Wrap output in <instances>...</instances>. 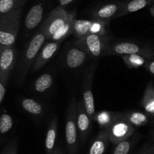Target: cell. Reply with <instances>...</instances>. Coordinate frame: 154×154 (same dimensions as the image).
Instances as JSON below:
<instances>
[{"label":"cell","mask_w":154,"mask_h":154,"mask_svg":"<svg viewBox=\"0 0 154 154\" xmlns=\"http://www.w3.org/2000/svg\"><path fill=\"white\" fill-rule=\"evenodd\" d=\"M118 112H111L109 111H102L96 113L93 120L98 123L99 127L105 129L111 125L117 116Z\"/></svg>","instance_id":"obj_23"},{"label":"cell","mask_w":154,"mask_h":154,"mask_svg":"<svg viewBox=\"0 0 154 154\" xmlns=\"http://www.w3.org/2000/svg\"><path fill=\"white\" fill-rule=\"evenodd\" d=\"M108 138L105 129H102L96 135L89 149L88 154H104L108 145Z\"/></svg>","instance_id":"obj_18"},{"label":"cell","mask_w":154,"mask_h":154,"mask_svg":"<svg viewBox=\"0 0 154 154\" xmlns=\"http://www.w3.org/2000/svg\"><path fill=\"white\" fill-rule=\"evenodd\" d=\"M75 12H68L62 6H58L51 11L40 29L45 32L48 40H51L53 36L60 31L69 20L75 16Z\"/></svg>","instance_id":"obj_5"},{"label":"cell","mask_w":154,"mask_h":154,"mask_svg":"<svg viewBox=\"0 0 154 154\" xmlns=\"http://www.w3.org/2000/svg\"><path fill=\"white\" fill-rule=\"evenodd\" d=\"M0 81L8 84L17 62L18 53L14 46L0 49Z\"/></svg>","instance_id":"obj_9"},{"label":"cell","mask_w":154,"mask_h":154,"mask_svg":"<svg viewBox=\"0 0 154 154\" xmlns=\"http://www.w3.org/2000/svg\"><path fill=\"white\" fill-rule=\"evenodd\" d=\"M96 63H92L87 68L85 74L83 78L82 85V96L83 102L85 106L86 111L88 113L92 120H93L96 114V108H95L94 97L93 93V81L96 74Z\"/></svg>","instance_id":"obj_8"},{"label":"cell","mask_w":154,"mask_h":154,"mask_svg":"<svg viewBox=\"0 0 154 154\" xmlns=\"http://www.w3.org/2000/svg\"><path fill=\"white\" fill-rule=\"evenodd\" d=\"M18 148V138L15 137L10 141L3 150L2 154H17Z\"/></svg>","instance_id":"obj_30"},{"label":"cell","mask_w":154,"mask_h":154,"mask_svg":"<svg viewBox=\"0 0 154 154\" xmlns=\"http://www.w3.org/2000/svg\"><path fill=\"white\" fill-rule=\"evenodd\" d=\"M140 105L147 114L154 115V83L153 81L147 83Z\"/></svg>","instance_id":"obj_19"},{"label":"cell","mask_w":154,"mask_h":154,"mask_svg":"<svg viewBox=\"0 0 154 154\" xmlns=\"http://www.w3.org/2000/svg\"><path fill=\"white\" fill-rule=\"evenodd\" d=\"M44 14V5L42 2L35 4L29 11L25 19V27L27 30H32L39 25Z\"/></svg>","instance_id":"obj_14"},{"label":"cell","mask_w":154,"mask_h":154,"mask_svg":"<svg viewBox=\"0 0 154 154\" xmlns=\"http://www.w3.org/2000/svg\"><path fill=\"white\" fill-rule=\"evenodd\" d=\"M140 154H151L150 153V152L148 151V150H147V152H144V153H140Z\"/></svg>","instance_id":"obj_37"},{"label":"cell","mask_w":154,"mask_h":154,"mask_svg":"<svg viewBox=\"0 0 154 154\" xmlns=\"http://www.w3.org/2000/svg\"><path fill=\"white\" fill-rule=\"evenodd\" d=\"M122 58L126 66L129 69H138L141 66H144L147 62L152 59L139 54L123 55Z\"/></svg>","instance_id":"obj_22"},{"label":"cell","mask_w":154,"mask_h":154,"mask_svg":"<svg viewBox=\"0 0 154 154\" xmlns=\"http://www.w3.org/2000/svg\"><path fill=\"white\" fill-rule=\"evenodd\" d=\"M91 120L92 118L86 111L83 99L77 102L76 123L79 132L80 139L82 143H84V141L88 138V135L91 130Z\"/></svg>","instance_id":"obj_11"},{"label":"cell","mask_w":154,"mask_h":154,"mask_svg":"<svg viewBox=\"0 0 154 154\" xmlns=\"http://www.w3.org/2000/svg\"><path fill=\"white\" fill-rule=\"evenodd\" d=\"M123 116L127 121L135 127H141L147 124L149 117L147 114L141 111H130L123 113Z\"/></svg>","instance_id":"obj_21"},{"label":"cell","mask_w":154,"mask_h":154,"mask_svg":"<svg viewBox=\"0 0 154 154\" xmlns=\"http://www.w3.org/2000/svg\"><path fill=\"white\" fill-rule=\"evenodd\" d=\"M73 1H75V0H59V3H60V6L64 7V6H66L72 3Z\"/></svg>","instance_id":"obj_33"},{"label":"cell","mask_w":154,"mask_h":154,"mask_svg":"<svg viewBox=\"0 0 154 154\" xmlns=\"http://www.w3.org/2000/svg\"><path fill=\"white\" fill-rule=\"evenodd\" d=\"M150 13L154 17V5L153 6H151V8H150Z\"/></svg>","instance_id":"obj_35"},{"label":"cell","mask_w":154,"mask_h":154,"mask_svg":"<svg viewBox=\"0 0 154 154\" xmlns=\"http://www.w3.org/2000/svg\"><path fill=\"white\" fill-rule=\"evenodd\" d=\"M14 120L11 116L8 113H3L0 117V133L5 135L12 129Z\"/></svg>","instance_id":"obj_27"},{"label":"cell","mask_w":154,"mask_h":154,"mask_svg":"<svg viewBox=\"0 0 154 154\" xmlns=\"http://www.w3.org/2000/svg\"><path fill=\"white\" fill-rule=\"evenodd\" d=\"M110 142L114 144H118L123 140L128 139L134 134L135 127L126 120L123 113L118 112L114 121L105 129Z\"/></svg>","instance_id":"obj_7"},{"label":"cell","mask_w":154,"mask_h":154,"mask_svg":"<svg viewBox=\"0 0 154 154\" xmlns=\"http://www.w3.org/2000/svg\"><path fill=\"white\" fill-rule=\"evenodd\" d=\"M123 5V2H111L96 8L92 11L93 19L108 22L112 18L117 17Z\"/></svg>","instance_id":"obj_12"},{"label":"cell","mask_w":154,"mask_h":154,"mask_svg":"<svg viewBox=\"0 0 154 154\" xmlns=\"http://www.w3.org/2000/svg\"><path fill=\"white\" fill-rule=\"evenodd\" d=\"M20 102L22 109L32 117H41L45 114V107L41 102L35 99L31 98H23Z\"/></svg>","instance_id":"obj_17"},{"label":"cell","mask_w":154,"mask_h":154,"mask_svg":"<svg viewBox=\"0 0 154 154\" xmlns=\"http://www.w3.org/2000/svg\"><path fill=\"white\" fill-rule=\"evenodd\" d=\"M54 154H64V153H63V151L60 148H57Z\"/></svg>","instance_id":"obj_34"},{"label":"cell","mask_w":154,"mask_h":154,"mask_svg":"<svg viewBox=\"0 0 154 154\" xmlns=\"http://www.w3.org/2000/svg\"><path fill=\"white\" fill-rule=\"evenodd\" d=\"M46 35L39 29L24 47L18 63L16 75V84L20 86L25 81L30 69L32 67L41 49L47 40Z\"/></svg>","instance_id":"obj_1"},{"label":"cell","mask_w":154,"mask_h":154,"mask_svg":"<svg viewBox=\"0 0 154 154\" xmlns=\"http://www.w3.org/2000/svg\"><path fill=\"white\" fill-rule=\"evenodd\" d=\"M153 3L154 0H126L123 2L121 9L116 18L122 17L129 14L138 11Z\"/></svg>","instance_id":"obj_15"},{"label":"cell","mask_w":154,"mask_h":154,"mask_svg":"<svg viewBox=\"0 0 154 154\" xmlns=\"http://www.w3.org/2000/svg\"><path fill=\"white\" fill-rule=\"evenodd\" d=\"M75 42L87 51L90 58L99 59L103 57L110 41L106 34L89 33L84 37L78 38Z\"/></svg>","instance_id":"obj_6"},{"label":"cell","mask_w":154,"mask_h":154,"mask_svg":"<svg viewBox=\"0 0 154 154\" xmlns=\"http://www.w3.org/2000/svg\"><path fill=\"white\" fill-rule=\"evenodd\" d=\"M90 56L87 51L76 42L68 46L65 53V64L70 69H77L85 64Z\"/></svg>","instance_id":"obj_10"},{"label":"cell","mask_w":154,"mask_h":154,"mask_svg":"<svg viewBox=\"0 0 154 154\" xmlns=\"http://www.w3.org/2000/svg\"><path fill=\"white\" fill-rule=\"evenodd\" d=\"M57 130H58V119L54 117L50 122L45 138V151L46 154H54L56 150Z\"/></svg>","instance_id":"obj_16"},{"label":"cell","mask_w":154,"mask_h":154,"mask_svg":"<svg viewBox=\"0 0 154 154\" xmlns=\"http://www.w3.org/2000/svg\"><path fill=\"white\" fill-rule=\"evenodd\" d=\"M93 20H74L73 34L78 38L84 37L90 33V28Z\"/></svg>","instance_id":"obj_24"},{"label":"cell","mask_w":154,"mask_h":154,"mask_svg":"<svg viewBox=\"0 0 154 154\" xmlns=\"http://www.w3.org/2000/svg\"><path fill=\"white\" fill-rule=\"evenodd\" d=\"M107 22L99 20H93V23L90 28V33H95V34H105L106 29L105 25Z\"/></svg>","instance_id":"obj_29"},{"label":"cell","mask_w":154,"mask_h":154,"mask_svg":"<svg viewBox=\"0 0 154 154\" xmlns=\"http://www.w3.org/2000/svg\"><path fill=\"white\" fill-rule=\"evenodd\" d=\"M6 87H7V84L0 81V104L2 103L4 101L6 93Z\"/></svg>","instance_id":"obj_31"},{"label":"cell","mask_w":154,"mask_h":154,"mask_svg":"<svg viewBox=\"0 0 154 154\" xmlns=\"http://www.w3.org/2000/svg\"><path fill=\"white\" fill-rule=\"evenodd\" d=\"M23 8L11 11L0 17V49L14 46L20 24Z\"/></svg>","instance_id":"obj_2"},{"label":"cell","mask_w":154,"mask_h":154,"mask_svg":"<svg viewBox=\"0 0 154 154\" xmlns=\"http://www.w3.org/2000/svg\"><path fill=\"white\" fill-rule=\"evenodd\" d=\"M75 19V15L69 19L67 23L61 29L59 32H57L52 38L50 41H54V42H62L64 41L67 37H69L70 35L73 34L74 32V20Z\"/></svg>","instance_id":"obj_25"},{"label":"cell","mask_w":154,"mask_h":154,"mask_svg":"<svg viewBox=\"0 0 154 154\" xmlns=\"http://www.w3.org/2000/svg\"><path fill=\"white\" fill-rule=\"evenodd\" d=\"M132 141L128 139L123 140L116 144L113 154H129L132 148Z\"/></svg>","instance_id":"obj_28"},{"label":"cell","mask_w":154,"mask_h":154,"mask_svg":"<svg viewBox=\"0 0 154 154\" xmlns=\"http://www.w3.org/2000/svg\"><path fill=\"white\" fill-rule=\"evenodd\" d=\"M77 102L75 98L70 101L66 111L65 135L69 154H77L78 147V129L76 123Z\"/></svg>","instance_id":"obj_4"},{"label":"cell","mask_w":154,"mask_h":154,"mask_svg":"<svg viewBox=\"0 0 154 154\" xmlns=\"http://www.w3.org/2000/svg\"><path fill=\"white\" fill-rule=\"evenodd\" d=\"M26 0H0V14H4L11 11L23 8Z\"/></svg>","instance_id":"obj_26"},{"label":"cell","mask_w":154,"mask_h":154,"mask_svg":"<svg viewBox=\"0 0 154 154\" xmlns=\"http://www.w3.org/2000/svg\"><path fill=\"white\" fill-rule=\"evenodd\" d=\"M148 151L150 152V153H151V154H154V145L152 146V147H150V148L148 149Z\"/></svg>","instance_id":"obj_36"},{"label":"cell","mask_w":154,"mask_h":154,"mask_svg":"<svg viewBox=\"0 0 154 154\" xmlns=\"http://www.w3.org/2000/svg\"><path fill=\"white\" fill-rule=\"evenodd\" d=\"M144 67L148 71V72H150V74L154 75V58L149 60L147 62L145 66H144Z\"/></svg>","instance_id":"obj_32"},{"label":"cell","mask_w":154,"mask_h":154,"mask_svg":"<svg viewBox=\"0 0 154 154\" xmlns=\"http://www.w3.org/2000/svg\"><path fill=\"white\" fill-rule=\"evenodd\" d=\"M54 83V75L52 72H47L41 75L33 84V90L36 93H45L48 92Z\"/></svg>","instance_id":"obj_20"},{"label":"cell","mask_w":154,"mask_h":154,"mask_svg":"<svg viewBox=\"0 0 154 154\" xmlns=\"http://www.w3.org/2000/svg\"><path fill=\"white\" fill-rule=\"evenodd\" d=\"M60 43L61 42L51 41L47 43L45 46L42 47L32 67V73L38 72L48 63V61H50L53 58V57L55 55V54L60 48Z\"/></svg>","instance_id":"obj_13"},{"label":"cell","mask_w":154,"mask_h":154,"mask_svg":"<svg viewBox=\"0 0 154 154\" xmlns=\"http://www.w3.org/2000/svg\"><path fill=\"white\" fill-rule=\"evenodd\" d=\"M133 54H139L150 58H154V46L134 41H116L108 44L103 54V57Z\"/></svg>","instance_id":"obj_3"}]
</instances>
